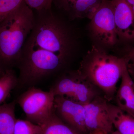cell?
I'll list each match as a JSON object with an SVG mask.
<instances>
[{"label":"cell","instance_id":"cell-8","mask_svg":"<svg viewBox=\"0 0 134 134\" xmlns=\"http://www.w3.org/2000/svg\"><path fill=\"white\" fill-rule=\"evenodd\" d=\"M54 110L60 119L82 134H88L85 105L63 96H55Z\"/></svg>","mask_w":134,"mask_h":134},{"label":"cell","instance_id":"cell-22","mask_svg":"<svg viewBox=\"0 0 134 134\" xmlns=\"http://www.w3.org/2000/svg\"><path fill=\"white\" fill-rule=\"evenodd\" d=\"M131 77H132V79H133V81L134 82V76Z\"/></svg>","mask_w":134,"mask_h":134},{"label":"cell","instance_id":"cell-10","mask_svg":"<svg viewBox=\"0 0 134 134\" xmlns=\"http://www.w3.org/2000/svg\"><path fill=\"white\" fill-rule=\"evenodd\" d=\"M104 0H54L53 3L70 19H91Z\"/></svg>","mask_w":134,"mask_h":134},{"label":"cell","instance_id":"cell-21","mask_svg":"<svg viewBox=\"0 0 134 134\" xmlns=\"http://www.w3.org/2000/svg\"><path fill=\"white\" fill-rule=\"evenodd\" d=\"M88 134H105L104 133H102V132H90Z\"/></svg>","mask_w":134,"mask_h":134},{"label":"cell","instance_id":"cell-17","mask_svg":"<svg viewBox=\"0 0 134 134\" xmlns=\"http://www.w3.org/2000/svg\"><path fill=\"white\" fill-rule=\"evenodd\" d=\"M24 0H0V23L24 1Z\"/></svg>","mask_w":134,"mask_h":134},{"label":"cell","instance_id":"cell-25","mask_svg":"<svg viewBox=\"0 0 134 134\" xmlns=\"http://www.w3.org/2000/svg\"></svg>","mask_w":134,"mask_h":134},{"label":"cell","instance_id":"cell-3","mask_svg":"<svg viewBox=\"0 0 134 134\" xmlns=\"http://www.w3.org/2000/svg\"><path fill=\"white\" fill-rule=\"evenodd\" d=\"M126 66L123 57L109 54L93 46L84 56L77 71L93 84L108 102L117 92V85Z\"/></svg>","mask_w":134,"mask_h":134},{"label":"cell","instance_id":"cell-23","mask_svg":"<svg viewBox=\"0 0 134 134\" xmlns=\"http://www.w3.org/2000/svg\"><path fill=\"white\" fill-rule=\"evenodd\" d=\"M121 134L119 133V134Z\"/></svg>","mask_w":134,"mask_h":134},{"label":"cell","instance_id":"cell-19","mask_svg":"<svg viewBox=\"0 0 134 134\" xmlns=\"http://www.w3.org/2000/svg\"><path fill=\"white\" fill-rule=\"evenodd\" d=\"M122 57L125 59L130 75L131 77L134 76V47L127 48Z\"/></svg>","mask_w":134,"mask_h":134},{"label":"cell","instance_id":"cell-16","mask_svg":"<svg viewBox=\"0 0 134 134\" xmlns=\"http://www.w3.org/2000/svg\"><path fill=\"white\" fill-rule=\"evenodd\" d=\"M41 126L28 120L17 119L14 134H42Z\"/></svg>","mask_w":134,"mask_h":134},{"label":"cell","instance_id":"cell-14","mask_svg":"<svg viewBox=\"0 0 134 134\" xmlns=\"http://www.w3.org/2000/svg\"><path fill=\"white\" fill-rule=\"evenodd\" d=\"M41 127L42 134H82L65 123L55 112Z\"/></svg>","mask_w":134,"mask_h":134},{"label":"cell","instance_id":"cell-7","mask_svg":"<svg viewBox=\"0 0 134 134\" xmlns=\"http://www.w3.org/2000/svg\"><path fill=\"white\" fill-rule=\"evenodd\" d=\"M108 100L100 95L85 105V125L88 133L99 132L111 134L114 132L108 113Z\"/></svg>","mask_w":134,"mask_h":134},{"label":"cell","instance_id":"cell-6","mask_svg":"<svg viewBox=\"0 0 134 134\" xmlns=\"http://www.w3.org/2000/svg\"><path fill=\"white\" fill-rule=\"evenodd\" d=\"M91 34L99 44L107 46L115 45L118 37L111 0H104L91 19Z\"/></svg>","mask_w":134,"mask_h":134},{"label":"cell","instance_id":"cell-5","mask_svg":"<svg viewBox=\"0 0 134 134\" xmlns=\"http://www.w3.org/2000/svg\"><path fill=\"white\" fill-rule=\"evenodd\" d=\"M50 91L55 96H63L84 105L101 95V92L77 70L63 76Z\"/></svg>","mask_w":134,"mask_h":134},{"label":"cell","instance_id":"cell-11","mask_svg":"<svg viewBox=\"0 0 134 134\" xmlns=\"http://www.w3.org/2000/svg\"><path fill=\"white\" fill-rule=\"evenodd\" d=\"M121 78L120 85L115 95L117 105L134 117V82L126 66Z\"/></svg>","mask_w":134,"mask_h":134},{"label":"cell","instance_id":"cell-12","mask_svg":"<svg viewBox=\"0 0 134 134\" xmlns=\"http://www.w3.org/2000/svg\"><path fill=\"white\" fill-rule=\"evenodd\" d=\"M108 109L110 119L116 131L121 134H134V117L117 105L109 103Z\"/></svg>","mask_w":134,"mask_h":134},{"label":"cell","instance_id":"cell-9","mask_svg":"<svg viewBox=\"0 0 134 134\" xmlns=\"http://www.w3.org/2000/svg\"><path fill=\"white\" fill-rule=\"evenodd\" d=\"M115 26L119 38L134 40V14L132 8L125 0H111Z\"/></svg>","mask_w":134,"mask_h":134},{"label":"cell","instance_id":"cell-4","mask_svg":"<svg viewBox=\"0 0 134 134\" xmlns=\"http://www.w3.org/2000/svg\"><path fill=\"white\" fill-rule=\"evenodd\" d=\"M55 97L50 91H43L32 87L19 96L17 102L24 112L27 120L41 126L54 113Z\"/></svg>","mask_w":134,"mask_h":134},{"label":"cell","instance_id":"cell-13","mask_svg":"<svg viewBox=\"0 0 134 134\" xmlns=\"http://www.w3.org/2000/svg\"><path fill=\"white\" fill-rule=\"evenodd\" d=\"M16 104L14 101L0 105V134H14L17 120Z\"/></svg>","mask_w":134,"mask_h":134},{"label":"cell","instance_id":"cell-18","mask_svg":"<svg viewBox=\"0 0 134 134\" xmlns=\"http://www.w3.org/2000/svg\"><path fill=\"white\" fill-rule=\"evenodd\" d=\"M26 5L31 9L40 12L52 8L54 0H24Z\"/></svg>","mask_w":134,"mask_h":134},{"label":"cell","instance_id":"cell-1","mask_svg":"<svg viewBox=\"0 0 134 134\" xmlns=\"http://www.w3.org/2000/svg\"><path fill=\"white\" fill-rule=\"evenodd\" d=\"M37 12L20 57L37 58L62 67L74 50V37L52 8Z\"/></svg>","mask_w":134,"mask_h":134},{"label":"cell","instance_id":"cell-15","mask_svg":"<svg viewBox=\"0 0 134 134\" xmlns=\"http://www.w3.org/2000/svg\"><path fill=\"white\" fill-rule=\"evenodd\" d=\"M18 83V77L14 70L6 71L0 76V105Z\"/></svg>","mask_w":134,"mask_h":134},{"label":"cell","instance_id":"cell-20","mask_svg":"<svg viewBox=\"0 0 134 134\" xmlns=\"http://www.w3.org/2000/svg\"><path fill=\"white\" fill-rule=\"evenodd\" d=\"M127 3L131 7H133L134 5V0H125Z\"/></svg>","mask_w":134,"mask_h":134},{"label":"cell","instance_id":"cell-2","mask_svg":"<svg viewBox=\"0 0 134 134\" xmlns=\"http://www.w3.org/2000/svg\"><path fill=\"white\" fill-rule=\"evenodd\" d=\"M35 21L32 9L24 1L0 23V75L17 67Z\"/></svg>","mask_w":134,"mask_h":134},{"label":"cell","instance_id":"cell-24","mask_svg":"<svg viewBox=\"0 0 134 134\" xmlns=\"http://www.w3.org/2000/svg\"><path fill=\"white\" fill-rule=\"evenodd\" d=\"M0 76H1V75H0Z\"/></svg>","mask_w":134,"mask_h":134}]
</instances>
